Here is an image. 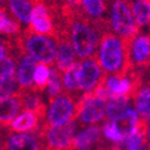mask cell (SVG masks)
I'll use <instances>...</instances> for the list:
<instances>
[{
  "label": "cell",
  "instance_id": "cell-1",
  "mask_svg": "<svg viewBox=\"0 0 150 150\" xmlns=\"http://www.w3.org/2000/svg\"><path fill=\"white\" fill-rule=\"evenodd\" d=\"M130 42L112 31L102 35L95 59L106 76H129L133 67L130 60Z\"/></svg>",
  "mask_w": 150,
  "mask_h": 150
},
{
  "label": "cell",
  "instance_id": "cell-2",
  "mask_svg": "<svg viewBox=\"0 0 150 150\" xmlns=\"http://www.w3.org/2000/svg\"><path fill=\"white\" fill-rule=\"evenodd\" d=\"M19 51L31 57L36 62L53 66L57 51V37L43 36L27 30L18 37Z\"/></svg>",
  "mask_w": 150,
  "mask_h": 150
},
{
  "label": "cell",
  "instance_id": "cell-3",
  "mask_svg": "<svg viewBox=\"0 0 150 150\" xmlns=\"http://www.w3.org/2000/svg\"><path fill=\"white\" fill-rule=\"evenodd\" d=\"M76 96L62 93L59 96L49 100L43 112V125L46 126H62L77 117Z\"/></svg>",
  "mask_w": 150,
  "mask_h": 150
},
{
  "label": "cell",
  "instance_id": "cell-4",
  "mask_svg": "<svg viewBox=\"0 0 150 150\" xmlns=\"http://www.w3.org/2000/svg\"><path fill=\"white\" fill-rule=\"evenodd\" d=\"M110 10L109 28L113 34L121 39L131 41L137 36L138 27L136 25L130 4L127 0H108Z\"/></svg>",
  "mask_w": 150,
  "mask_h": 150
},
{
  "label": "cell",
  "instance_id": "cell-5",
  "mask_svg": "<svg viewBox=\"0 0 150 150\" xmlns=\"http://www.w3.org/2000/svg\"><path fill=\"white\" fill-rule=\"evenodd\" d=\"M77 130V120L73 119L62 126L41 127L43 150H72V141Z\"/></svg>",
  "mask_w": 150,
  "mask_h": 150
},
{
  "label": "cell",
  "instance_id": "cell-6",
  "mask_svg": "<svg viewBox=\"0 0 150 150\" xmlns=\"http://www.w3.org/2000/svg\"><path fill=\"white\" fill-rule=\"evenodd\" d=\"M27 30L43 36L57 37L58 31L55 28L54 17L51 7L47 5V3L35 1Z\"/></svg>",
  "mask_w": 150,
  "mask_h": 150
},
{
  "label": "cell",
  "instance_id": "cell-7",
  "mask_svg": "<svg viewBox=\"0 0 150 150\" xmlns=\"http://www.w3.org/2000/svg\"><path fill=\"white\" fill-rule=\"evenodd\" d=\"M106 101L93 95V93H85L78 98L77 117L82 125H94L105 118Z\"/></svg>",
  "mask_w": 150,
  "mask_h": 150
},
{
  "label": "cell",
  "instance_id": "cell-8",
  "mask_svg": "<svg viewBox=\"0 0 150 150\" xmlns=\"http://www.w3.org/2000/svg\"><path fill=\"white\" fill-rule=\"evenodd\" d=\"M105 77L106 74L98 66L95 58H89L79 62L78 85L82 93H91L105 79Z\"/></svg>",
  "mask_w": 150,
  "mask_h": 150
},
{
  "label": "cell",
  "instance_id": "cell-9",
  "mask_svg": "<svg viewBox=\"0 0 150 150\" xmlns=\"http://www.w3.org/2000/svg\"><path fill=\"white\" fill-rule=\"evenodd\" d=\"M1 146L5 150H43L41 142V130L31 133H19L7 131Z\"/></svg>",
  "mask_w": 150,
  "mask_h": 150
},
{
  "label": "cell",
  "instance_id": "cell-10",
  "mask_svg": "<svg viewBox=\"0 0 150 150\" xmlns=\"http://www.w3.org/2000/svg\"><path fill=\"white\" fill-rule=\"evenodd\" d=\"M37 62L29 55L19 52L16 57L15 79L21 91L34 89V71Z\"/></svg>",
  "mask_w": 150,
  "mask_h": 150
},
{
  "label": "cell",
  "instance_id": "cell-11",
  "mask_svg": "<svg viewBox=\"0 0 150 150\" xmlns=\"http://www.w3.org/2000/svg\"><path fill=\"white\" fill-rule=\"evenodd\" d=\"M76 53L69 40L67 34H60L57 36V51L53 66L61 73L69 70L76 62Z\"/></svg>",
  "mask_w": 150,
  "mask_h": 150
},
{
  "label": "cell",
  "instance_id": "cell-12",
  "mask_svg": "<svg viewBox=\"0 0 150 150\" xmlns=\"http://www.w3.org/2000/svg\"><path fill=\"white\" fill-rule=\"evenodd\" d=\"M43 125V118L41 114L28 110H21L17 117L7 126L10 132L31 133L41 130Z\"/></svg>",
  "mask_w": 150,
  "mask_h": 150
},
{
  "label": "cell",
  "instance_id": "cell-13",
  "mask_svg": "<svg viewBox=\"0 0 150 150\" xmlns=\"http://www.w3.org/2000/svg\"><path fill=\"white\" fill-rule=\"evenodd\" d=\"M130 60L132 66L150 67V35H137L131 40Z\"/></svg>",
  "mask_w": 150,
  "mask_h": 150
},
{
  "label": "cell",
  "instance_id": "cell-14",
  "mask_svg": "<svg viewBox=\"0 0 150 150\" xmlns=\"http://www.w3.org/2000/svg\"><path fill=\"white\" fill-rule=\"evenodd\" d=\"M101 129L97 125H91L74 134L72 150H90L94 146H101Z\"/></svg>",
  "mask_w": 150,
  "mask_h": 150
},
{
  "label": "cell",
  "instance_id": "cell-15",
  "mask_svg": "<svg viewBox=\"0 0 150 150\" xmlns=\"http://www.w3.org/2000/svg\"><path fill=\"white\" fill-rule=\"evenodd\" d=\"M35 0H6V11L21 27H28Z\"/></svg>",
  "mask_w": 150,
  "mask_h": 150
},
{
  "label": "cell",
  "instance_id": "cell-16",
  "mask_svg": "<svg viewBox=\"0 0 150 150\" xmlns=\"http://www.w3.org/2000/svg\"><path fill=\"white\" fill-rule=\"evenodd\" d=\"M22 110L19 95L0 98V129L7 127Z\"/></svg>",
  "mask_w": 150,
  "mask_h": 150
},
{
  "label": "cell",
  "instance_id": "cell-17",
  "mask_svg": "<svg viewBox=\"0 0 150 150\" xmlns=\"http://www.w3.org/2000/svg\"><path fill=\"white\" fill-rule=\"evenodd\" d=\"M19 97H21L22 110L34 112V113L41 114L43 118L46 103H45V100L40 91H37L35 89L24 90V91L19 93Z\"/></svg>",
  "mask_w": 150,
  "mask_h": 150
},
{
  "label": "cell",
  "instance_id": "cell-18",
  "mask_svg": "<svg viewBox=\"0 0 150 150\" xmlns=\"http://www.w3.org/2000/svg\"><path fill=\"white\" fill-rule=\"evenodd\" d=\"M22 35L21 24L12 17L6 8L0 10V37H7V39H18Z\"/></svg>",
  "mask_w": 150,
  "mask_h": 150
},
{
  "label": "cell",
  "instance_id": "cell-19",
  "mask_svg": "<svg viewBox=\"0 0 150 150\" xmlns=\"http://www.w3.org/2000/svg\"><path fill=\"white\" fill-rule=\"evenodd\" d=\"M129 97L127 96H112L106 102L105 117L108 121L118 120L129 108Z\"/></svg>",
  "mask_w": 150,
  "mask_h": 150
},
{
  "label": "cell",
  "instance_id": "cell-20",
  "mask_svg": "<svg viewBox=\"0 0 150 150\" xmlns=\"http://www.w3.org/2000/svg\"><path fill=\"white\" fill-rule=\"evenodd\" d=\"M134 105L137 114L144 121H150V85L139 86L134 95Z\"/></svg>",
  "mask_w": 150,
  "mask_h": 150
},
{
  "label": "cell",
  "instance_id": "cell-21",
  "mask_svg": "<svg viewBox=\"0 0 150 150\" xmlns=\"http://www.w3.org/2000/svg\"><path fill=\"white\" fill-rule=\"evenodd\" d=\"M137 27L150 24V4L145 0H127Z\"/></svg>",
  "mask_w": 150,
  "mask_h": 150
},
{
  "label": "cell",
  "instance_id": "cell-22",
  "mask_svg": "<svg viewBox=\"0 0 150 150\" xmlns=\"http://www.w3.org/2000/svg\"><path fill=\"white\" fill-rule=\"evenodd\" d=\"M78 71H79V62H74L69 70L60 73L62 89H64L65 93L72 95H74L76 93H81L78 85Z\"/></svg>",
  "mask_w": 150,
  "mask_h": 150
},
{
  "label": "cell",
  "instance_id": "cell-23",
  "mask_svg": "<svg viewBox=\"0 0 150 150\" xmlns=\"http://www.w3.org/2000/svg\"><path fill=\"white\" fill-rule=\"evenodd\" d=\"M82 13L91 21L102 19L106 10L105 0H82L79 6Z\"/></svg>",
  "mask_w": 150,
  "mask_h": 150
},
{
  "label": "cell",
  "instance_id": "cell-24",
  "mask_svg": "<svg viewBox=\"0 0 150 150\" xmlns=\"http://www.w3.org/2000/svg\"><path fill=\"white\" fill-rule=\"evenodd\" d=\"M49 100H53L54 97L59 96L60 94L64 93V89H62V84H61V77H60V72L52 66L51 67V77H49V81L46 85V88L43 90Z\"/></svg>",
  "mask_w": 150,
  "mask_h": 150
},
{
  "label": "cell",
  "instance_id": "cell-25",
  "mask_svg": "<svg viewBox=\"0 0 150 150\" xmlns=\"http://www.w3.org/2000/svg\"><path fill=\"white\" fill-rule=\"evenodd\" d=\"M51 67L46 64H40L37 62L34 71V89L42 93L46 88V85L51 77Z\"/></svg>",
  "mask_w": 150,
  "mask_h": 150
},
{
  "label": "cell",
  "instance_id": "cell-26",
  "mask_svg": "<svg viewBox=\"0 0 150 150\" xmlns=\"http://www.w3.org/2000/svg\"><path fill=\"white\" fill-rule=\"evenodd\" d=\"M16 57L17 55L15 54H10L3 59H0V79L15 78Z\"/></svg>",
  "mask_w": 150,
  "mask_h": 150
},
{
  "label": "cell",
  "instance_id": "cell-27",
  "mask_svg": "<svg viewBox=\"0 0 150 150\" xmlns=\"http://www.w3.org/2000/svg\"><path fill=\"white\" fill-rule=\"evenodd\" d=\"M21 89L15 78L0 79V98L19 95Z\"/></svg>",
  "mask_w": 150,
  "mask_h": 150
},
{
  "label": "cell",
  "instance_id": "cell-28",
  "mask_svg": "<svg viewBox=\"0 0 150 150\" xmlns=\"http://www.w3.org/2000/svg\"><path fill=\"white\" fill-rule=\"evenodd\" d=\"M102 132L105 134V137L110 141L112 143H115V144H121L124 143V138L120 133V131L118 130L117 125L114 121H107L103 124L102 126Z\"/></svg>",
  "mask_w": 150,
  "mask_h": 150
},
{
  "label": "cell",
  "instance_id": "cell-29",
  "mask_svg": "<svg viewBox=\"0 0 150 150\" xmlns=\"http://www.w3.org/2000/svg\"><path fill=\"white\" fill-rule=\"evenodd\" d=\"M146 142V137L144 134H141L136 132L131 134L129 138L125 141V149L126 150H144V144Z\"/></svg>",
  "mask_w": 150,
  "mask_h": 150
},
{
  "label": "cell",
  "instance_id": "cell-30",
  "mask_svg": "<svg viewBox=\"0 0 150 150\" xmlns=\"http://www.w3.org/2000/svg\"><path fill=\"white\" fill-rule=\"evenodd\" d=\"M11 52H12V49H11L10 42L4 40L3 37H0V59H3L5 57L12 54Z\"/></svg>",
  "mask_w": 150,
  "mask_h": 150
},
{
  "label": "cell",
  "instance_id": "cell-31",
  "mask_svg": "<svg viewBox=\"0 0 150 150\" xmlns=\"http://www.w3.org/2000/svg\"><path fill=\"white\" fill-rule=\"evenodd\" d=\"M6 8V0H0V10Z\"/></svg>",
  "mask_w": 150,
  "mask_h": 150
},
{
  "label": "cell",
  "instance_id": "cell-32",
  "mask_svg": "<svg viewBox=\"0 0 150 150\" xmlns=\"http://www.w3.org/2000/svg\"><path fill=\"white\" fill-rule=\"evenodd\" d=\"M145 137H148L146 139H149V141H150V125L148 126V130H146V134H145Z\"/></svg>",
  "mask_w": 150,
  "mask_h": 150
},
{
  "label": "cell",
  "instance_id": "cell-33",
  "mask_svg": "<svg viewBox=\"0 0 150 150\" xmlns=\"http://www.w3.org/2000/svg\"><path fill=\"white\" fill-rule=\"evenodd\" d=\"M35 1H45L46 3V0H35Z\"/></svg>",
  "mask_w": 150,
  "mask_h": 150
},
{
  "label": "cell",
  "instance_id": "cell-34",
  "mask_svg": "<svg viewBox=\"0 0 150 150\" xmlns=\"http://www.w3.org/2000/svg\"><path fill=\"white\" fill-rule=\"evenodd\" d=\"M0 150H5V149H4V148H3L1 145H0Z\"/></svg>",
  "mask_w": 150,
  "mask_h": 150
},
{
  "label": "cell",
  "instance_id": "cell-35",
  "mask_svg": "<svg viewBox=\"0 0 150 150\" xmlns=\"http://www.w3.org/2000/svg\"><path fill=\"white\" fill-rule=\"evenodd\" d=\"M145 1H148V3H149V4H150V0H145Z\"/></svg>",
  "mask_w": 150,
  "mask_h": 150
}]
</instances>
